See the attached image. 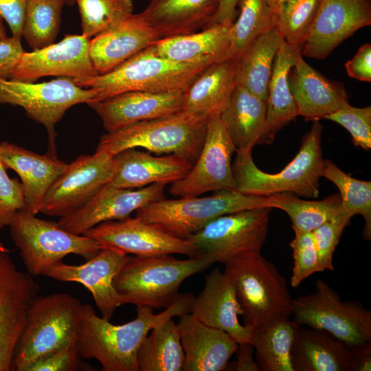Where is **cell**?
<instances>
[{
    "instance_id": "ee69618b",
    "label": "cell",
    "mask_w": 371,
    "mask_h": 371,
    "mask_svg": "<svg viewBox=\"0 0 371 371\" xmlns=\"http://www.w3.org/2000/svg\"><path fill=\"white\" fill-rule=\"evenodd\" d=\"M293 231L295 237L290 243L293 258L290 283L292 287L297 288L307 278L321 270L312 232Z\"/></svg>"
},
{
    "instance_id": "11a10c76",
    "label": "cell",
    "mask_w": 371,
    "mask_h": 371,
    "mask_svg": "<svg viewBox=\"0 0 371 371\" xmlns=\"http://www.w3.org/2000/svg\"><path fill=\"white\" fill-rule=\"evenodd\" d=\"M6 29L3 24V20L0 16V39L6 38Z\"/></svg>"
},
{
    "instance_id": "7a4b0ae2",
    "label": "cell",
    "mask_w": 371,
    "mask_h": 371,
    "mask_svg": "<svg viewBox=\"0 0 371 371\" xmlns=\"http://www.w3.org/2000/svg\"><path fill=\"white\" fill-rule=\"evenodd\" d=\"M214 63L172 61L157 55L151 45L106 73L73 80L79 87L94 91L92 102L133 91H185L202 71Z\"/></svg>"
},
{
    "instance_id": "d6a6232c",
    "label": "cell",
    "mask_w": 371,
    "mask_h": 371,
    "mask_svg": "<svg viewBox=\"0 0 371 371\" xmlns=\"http://www.w3.org/2000/svg\"><path fill=\"white\" fill-rule=\"evenodd\" d=\"M300 53V47L291 46L281 38L273 64L266 100L267 124L271 142L278 131L298 116L290 90L289 75Z\"/></svg>"
},
{
    "instance_id": "ffe728a7",
    "label": "cell",
    "mask_w": 371,
    "mask_h": 371,
    "mask_svg": "<svg viewBox=\"0 0 371 371\" xmlns=\"http://www.w3.org/2000/svg\"><path fill=\"white\" fill-rule=\"evenodd\" d=\"M129 256L120 251L104 248L80 265L60 262L43 274L61 282H78L91 293L102 317L110 320L121 306L113 280Z\"/></svg>"
},
{
    "instance_id": "484cf974",
    "label": "cell",
    "mask_w": 371,
    "mask_h": 371,
    "mask_svg": "<svg viewBox=\"0 0 371 371\" xmlns=\"http://www.w3.org/2000/svg\"><path fill=\"white\" fill-rule=\"evenodd\" d=\"M159 39L141 13L132 14L90 40V57L98 74H104Z\"/></svg>"
},
{
    "instance_id": "1f68e13d",
    "label": "cell",
    "mask_w": 371,
    "mask_h": 371,
    "mask_svg": "<svg viewBox=\"0 0 371 371\" xmlns=\"http://www.w3.org/2000/svg\"><path fill=\"white\" fill-rule=\"evenodd\" d=\"M237 56L216 63L202 71L184 91L182 111L205 115L220 113L237 85Z\"/></svg>"
},
{
    "instance_id": "30bf717a",
    "label": "cell",
    "mask_w": 371,
    "mask_h": 371,
    "mask_svg": "<svg viewBox=\"0 0 371 371\" xmlns=\"http://www.w3.org/2000/svg\"><path fill=\"white\" fill-rule=\"evenodd\" d=\"M293 321L324 330L350 348L371 341V311L355 301H344L324 280L315 292L293 299Z\"/></svg>"
},
{
    "instance_id": "e575fe53",
    "label": "cell",
    "mask_w": 371,
    "mask_h": 371,
    "mask_svg": "<svg viewBox=\"0 0 371 371\" xmlns=\"http://www.w3.org/2000/svg\"><path fill=\"white\" fill-rule=\"evenodd\" d=\"M137 352L139 371H181L184 352L177 323L170 318L155 326Z\"/></svg>"
},
{
    "instance_id": "ba28073f",
    "label": "cell",
    "mask_w": 371,
    "mask_h": 371,
    "mask_svg": "<svg viewBox=\"0 0 371 371\" xmlns=\"http://www.w3.org/2000/svg\"><path fill=\"white\" fill-rule=\"evenodd\" d=\"M267 196L235 190H219L207 196L163 199L135 212V216L168 234L182 239L197 232L214 219L238 211L265 207Z\"/></svg>"
},
{
    "instance_id": "8fae6325",
    "label": "cell",
    "mask_w": 371,
    "mask_h": 371,
    "mask_svg": "<svg viewBox=\"0 0 371 371\" xmlns=\"http://www.w3.org/2000/svg\"><path fill=\"white\" fill-rule=\"evenodd\" d=\"M271 210L257 207L221 216L187 239L199 256L223 265L242 256L260 254L268 232Z\"/></svg>"
},
{
    "instance_id": "44dd1931",
    "label": "cell",
    "mask_w": 371,
    "mask_h": 371,
    "mask_svg": "<svg viewBox=\"0 0 371 371\" xmlns=\"http://www.w3.org/2000/svg\"><path fill=\"white\" fill-rule=\"evenodd\" d=\"M190 313L203 324L225 331L238 344L251 343L255 328L243 325V311L235 289L224 271L216 268L205 276L201 292L194 297Z\"/></svg>"
},
{
    "instance_id": "8992f818",
    "label": "cell",
    "mask_w": 371,
    "mask_h": 371,
    "mask_svg": "<svg viewBox=\"0 0 371 371\" xmlns=\"http://www.w3.org/2000/svg\"><path fill=\"white\" fill-rule=\"evenodd\" d=\"M224 272L235 289L245 325L260 329L289 319L293 298L286 280L260 254L226 263Z\"/></svg>"
},
{
    "instance_id": "277c9868",
    "label": "cell",
    "mask_w": 371,
    "mask_h": 371,
    "mask_svg": "<svg viewBox=\"0 0 371 371\" xmlns=\"http://www.w3.org/2000/svg\"><path fill=\"white\" fill-rule=\"evenodd\" d=\"M214 263L205 256L182 260L170 254L129 256L114 278L113 286L121 305L165 309L177 298L184 280Z\"/></svg>"
},
{
    "instance_id": "db71d44e",
    "label": "cell",
    "mask_w": 371,
    "mask_h": 371,
    "mask_svg": "<svg viewBox=\"0 0 371 371\" xmlns=\"http://www.w3.org/2000/svg\"><path fill=\"white\" fill-rule=\"evenodd\" d=\"M238 2V0H221L218 10L208 26L220 23H233L237 14Z\"/></svg>"
},
{
    "instance_id": "9c48e42d",
    "label": "cell",
    "mask_w": 371,
    "mask_h": 371,
    "mask_svg": "<svg viewBox=\"0 0 371 371\" xmlns=\"http://www.w3.org/2000/svg\"><path fill=\"white\" fill-rule=\"evenodd\" d=\"M8 227L23 265L33 276L43 275L67 255L87 260L104 249L91 238L70 233L58 223L38 218L24 209L15 213Z\"/></svg>"
},
{
    "instance_id": "52a82bcc",
    "label": "cell",
    "mask_w": 371,
    "mask_h": 371,
    "mask_svg": "<svg viewBox=\"0 0 371 371\" xmlns=\"http://www.w3.org/2000/svg\"><path fill=\"white\" fill-rule=\"evenodd\" d=\"M82 305L67 293L38 296L29 308L10 370L25 371L36 360L75 344Z\"/></svg>"
},
{
    "instance_id": "7402d4cb",
    "label": "cell",
    "mask_w": 371,
    "mask_h": 371,
    "mask_svg": "<svg viewBox=\"0 0 371 371\" xmlns=\"http://www.w3.org/2000/svg\"><path fill=\"white\" fill-rule=\"evenodd\" d=\"M184 91L122 93L87 104L100 117L107 132L183 110Z\"/></svg>"
},
{
    "instance_id": "4fadbf2b",
    "label": "cell",
    "mask_w": 371,
    "mask_h": 371,
    "mask_svg": "<svg viewBox=\"0 0 371 371\" xmlns=\"http://www.w3.org/2000/svg\"><path fill=\"white\" fill-rule=\"evenodd\" d=\"M236 152L220 118L209 117L201 153L189 173L171 183L169 192L177 197L197 196L210 191L235 190L232 156Z\"/></svg>"
},
{
    "instance_id": "ab89813d",
    "label": "cell",
    "mask_w": 371,
    "mask_h": 371,
    "mask_svg": "<svg viewBox=\"0 0 371 371\" xmlns=\"http://www.w3.org/2000/svg\"><path fill=\"white\" fill-rule=\"evenodd\" d=\"M321 0H284L273 10L274 27L289 45L300 47L317 14Z\"/></svg>"
},
{
    "instance_id": "f5cc1de1",
    "label": "cell",
    "mask_w": 371,
    "mask_h": 371,
    "mask_svg": "<svg viewBox=\"0 0 371 371\" xmlns=\"http://www.w3.org/2000/svg\"><path fill=\"white\" fill-rule=\"evenodd\" d=\"M351 349L352 357L349 371H370L371 370V341Z\"/></svg>"
},
{
    "instance_id": "83f0119b",
    "label": "cell",
    "mask_w": 371,
    "mask_h": 371,
    "mask_svg": "<svg viewBox=\"0 0 371 371\" xmlns=\"http://www.w3.org/2000/svg\"><path fill=\"white\" fill-rule=\"evenodd\" d=\"M220 118L236 151L269 144L267 124V102L243 87L236 85Z\"/></svg>"
},
{
    "instance_id": "8d00e7d4",
    "label": "cell",
    "mask_w": 371,
    "mask_h": 371,
    "mask_svg": "<svg viewBox=\"0 0 371 371\" xmlns=\"http://www.w3.org/2000/svg\"><path fill=\"white\" fill-rule=\"evenodd\" d=\"M299 327L288 319L255 329L251 344L258 370L294 371L291 351Z\"/></svg>"
},
{
    "instance_id": "f6af8a7d",
    "label": "cell",
    "mask_w": 371,
    "mask_h": 371,
    "mask_svg": "<svg viewBox=\"0 0 371 371\" xmlns=\"http://www.w3.org/2000/svg\"><path fill=\"white\" fill-rule=\"evenodd\" d=\"M350 219L351 217L344 212L312 232L321 271L334 270L333 254Z\"/></svg>"
},
{
    "instance_id": "bcb514c9",
    "label": "cell",
    "mask_w": 371,
    "mask_h": 371,
    "mask_svg": "<svg viewBox=\"0 0 371 371\" xmlns=\"http://www.w3.org/2000/svg\"><path fill=\"white\" fill-rule=\"evenodd\" d=\"M0 156V230L9 226L15 213L25 208L23 188L16 179H11Z\"/></svg>"
},
{
    "instance_id": "cb8c5ba5",
    "label": "cell",
    "mask_w": 371,
    "mask_h": 371,
    "mask_svg": "<svg viewBox=\"0 0 371 371\" xmlns=\"http://www.w3.org/2000/svg\"><path fill=\"white\" fill-rule=\"evenodd\" d=\"M113 171L108 185L120 188H139L150 184L172 183L185 177L193 163L178 155L153 156L135 148L113 155Z\"/></svg>"
},
{
    "instance_id": "f35d334b",
    "label": "cell",
    "mask_w": 371,
    "mask_h": 371,
    "mask_svg": "<svg viewBox=\"0 0 371 371\" xmlns=\"http://www.w3.org/2000/svg\"><path fill=\"white\" fill-rule=\"evenodd\" d=\"M322 177L333 182L339 191L344 211L352 218L362 216L365 225L362 236L371 239V181L355 179L329 159H324Z\"/></svg>"
},
{
    "instance_id": "681fc988",
    "label": "cell",
    "mask_w": 371,
    "mask_h": 371,
    "mask_svg": "<svg viewBox=\"0 0 371 371\" xmlns=\"http://www.w3.org/2000/svg\"><path fill=\"white\" fill-rule=\"evenodd\" d=\"M21 40V38L13 36L0 39V77L9 78L25 52Z\"/></svg>"
},
{
    "instance_id": "4dcf8cb0",
    "label": "cell",
    "mask_w": 371,
    "mask_h": 371,
    "mask_svg": "<svg viewBox=\"0 0 371 371\" xmlns=\"http://www.w3.org/2000/svg\"><path fill=\"white\" fill-rule=\"evenodd\" d=\"M352 350L328 333L298 328L291 351L294 371H349Z\"/></svg>"
},
{
    "instance_id": "7dc6e473",
    "label": "cell",
    "mask_w": 371,
    "mask_h": 371,
    "mask_svg": "<svg viewBox=\"0 0 371 371\" xmlns=\"http://www.w3.org/2000/svg\"><path fill=\"white\" fill-rule=\"evenodd\" d=\"M81 359L75 343L36 360L25 371H74L80 368Z\"/></svg>"
},
{
    "instance_id": "74e56055",
    "label": "cell",
    "mask_w": 371,
    "mask_h": 371,
    "mask_svg": "<svg viewBox=\"0 0 371 371\" xmlns=\"http://www.w3.org/2000/svg\"><path fill=\"white\" fill-rule=\"evenodd\" d=\"M65 0H27L22 36L32 50L54 43Z\"/></svg>"
},
{
    "instance_id": "d6986e66",
    "label": "cell",
    "mask_w": 371,
    "mask_h": 371,
    "mask_svg": "<svg viewBox=\"0 0 371 371\" xmlns=\"http://www.w3.org/2000/svg\"><path fill=\"white\" fill-rule=\"evenodd\" d=\"M166 185L157 183L133 190L106 184L81 208L60 217L58 224L70 233L82 235L102 222L124 219L139 208L165 199Z\"/></svg>"
},
{
    "instance_id": "9a60e30c",
    "label": "cell",
    "mask_w": 371,
    "mask_h": 371,
    "mask_svg": "<svg viewBox=\"0 0 371 371\" xmlns=\"http://www.w3.org/2000/svg\"><path fill=\"white\" fill-rule=\"evenodd\" d=\"M39 284L17 269L9 252L0 249V371H9L29 308Z\"/></svg>"
},
{
    "instance_id": "b9f144b4",
    "label": "cell",
    "mask_w": 371,
    "mask_h": 371,
    "mask_svg": "<svg viewBox=\"0 0 371 371\" xmlns=\"http://www.w3.org/2000/svg\"><path fill=\"white\" fill-rule=\"evenodd\" d=\"M82 34L91 38L120 24L133 14L132 0H76Z\"/></svg>"
},
{
    "instance_id": "d4e9b609",
    "label": "cell",
    "mask_w": 371,
    "mask_h": 371,
    "mask_svg": "<svg viewBox=\"0 0 371 371\" xmlns=\"http://www.w3.org/2000/svg\"><path fill=\"white\" fill-rule=\"evenodd\" d=\"M177 323L184 352L183 371H221L235 354L238 344L225 331L209 326L191 313Z\"/></svg>"
},
{
    "instance_id": "3957f363",
    "label": "cell",
    "mask_w": 371,
    "mask_h": 371,
    "mask_svg": "<svg viewBox=\"0 0 371 371\" xmlns=\"http://www.w3.org/2000/svg\"><path fill=\"white\" fill-rule=\"evenodd\" d=\"M322 131L319 120H314L311 130L303 137L297 155L281 171L274 174L256 166L252 149L237 150L232 164L236 191L261 196L291 192L306 198H317L324 164L321 146Z\"/></svg>"
},
{
    "instance_id": "836d02e7",
    "label": "cell",
    "mask_w": 371,
    "mask_h": 371,
    "mask_svg": "<svg viewBox=\"0 0 371 371\" xmlns=\"http://www.w3.org/2000/svg\"><path fill=\"white\" fill-rule=\"evenodd\" d=\"M281 38L274 27L254 38L237 56V85L265 100Z\"/></svg>"
},
{
    "instance_id": "7c38bea8",
    "label": "cell",
    "mask_w": 371,
    "mask_h": 371,
    "mask_svg": "<svg viewBox=\"0 0 371 371\" xmlns=\"http://www.w3.org/2000/svg\"><path fill=\"white\" fill-rule=\"evenodd\" d=\"M94 97V91L79 87L70 78L35 83L0 77V104L19 106L30 118L44 126L53 150L56 124L71 106L91 102Z\"/></svg>"
},
{
    "instance_id": "e0dca14e",
    "label": "cell",
    "mask_w": 371,
    "mask_h": 371,
    "mask_svg": "<svg viewBox=\"0 0 371 371\" xmlns=\"http://www.w3.org/2000/svg\"><path fill=\"white\" fill-rule=\"evenodd\" d=\"M90 40L82 34H67L58 43L24 52L9 78L34 82L46 76L76 79L97 75L89 54Z\"/></svg>"
},
{
    "instance_id": "6f0895ef",
    "label": "cell",
    "mask_w": 371,
    "mask_h": 371,
    "mask_svg": "<svg viewBox=\"0 0 371 371\" xmlns=\"http://www.w3.org/2000/svg\"><path fill=\"white\" fill-rule=\"evenodd\" d=\"M0 249L4 251L10 252V250L7 249L3 245V242L0 240Z\"/></svg>"
},
{
    "instance_id": "f907efd6",
    "label": "cell",
    "mask_w": 371,
    "mask_h": 371,
    "mask_svg": "<svg viewBox=\"0 0 371 371\" xmlns=\"http://www.w3.org/2000/svg\"><path fill=\"white\" fill-rule=\"evenodd\" d=\"M348 75L356 80L371 81V45H362L355 56L345 64Z\"/></svg>"
},
{
    "instance_id": "f1b7e54d",
    "label": "cell",
    "mask_w": 371,
    "mask_h": 371,
    "mask_svg": "<svg viewBox=\"0 0 371 371\" xmlns=\"http://www.w3.org/2000/svg\"><path fill=\"white\" fill-rule=\"evenodd\" d=\"M232 24H214L194 33L162 38L153 45L157 55L172 61L218 63L236 56L230 37Z\"/></svg>"
},
{
    "instance_id": "2e32d148",
    "label": "cell",
    "mask_w": 371,
    "mask_h": 371,
    "mask_svg": "<svg viewBox=\"0 0 371 371\" xmlns=\"http://www.w3.org/2000/svg\"><path fill=\"white\" fill-rule=\"evenodd\" d=\"M82 235L97 240L104 248L114 249L126 254L150 256L175 254L199 257L188 239L174 237L136 216L102 222Z\"/></svg>"
},
{
    "instance_id": "7bdbcfd3",
    "label": "cell",
    "mask_w": 371,
    "mask_h": 371,
    "mask_svg": "<svg viewBox=\"0 0 371 371\" xmlns=\"http://www.w3.org/2000/svg\"><path fill=\"white\" fill-rule=\"evenodd\" d=\"M324 119L336 122L350 134L355 146L366 150L371 148V107H355L345 104Z\"/></svg>"
},
{
    "instance_id": "ac0fdd59",
    "label": "cell",
    "mask_w": 371,
    "mask_h": 371,
    "mask_svg": "<svg viewBox=\"0 0 371 371\" xmlns=\"http://www.w3.org/2000/svg\"><path fill=\"white\" fill-rule=\"evenodd\" d=\"M370 24L369 0H321L301 54L324 59L355 32Z\"/></svg>"
},
{
    "instance_id": "4316f807",
    "label": "cell",
    "mask_w": 371,
    "mask_h": 371,
    "mask_svg": "<svg viewBox=\"0 0 371 371\" xmlns=\"http://www.w3.org/2000/svg\"><path fill=\"white\" fill-rule=\"evenodd\" d=\"M289 82L297 114L307 120L324 119L348 103L344 85L324 76L301 53L290 71Z\"/></svg>"
},
{
    "instance_id": "5b68a950",
    "label": "cell",
    "mask_w": 371,
    "mask_h": 371,
    "mask_svg": "<svg viewBox=\"0 0 371 371\" xmlns=\"http://www.w3.org/2000/svg\"><path fill=\"white\" fill-rule=\"evenodd\" d=\"M209 117L181 111L137 122L102 135L95 151L113 156L140 147L157 154H174L194 164L202 149Z\"/></svg>"
},
{
    "instance_id": "9f6ffc18",
    "label": "cell",
    "mask_w": 371,
    "mask_h": 371,
    "mask_svg": "<svg viewBox=\"0 0 371 371\" xmlns=\"http://www.w3.org/2000/svg\"><path fill=\"white\" fill-rule=\"evenodd\" d=\"M284 0H267L269 5L273 10Z\"/></svg>"
},
{
    "instance_id": "c3c4849f",
    "label": "cell",
    "mask_w": 371,
    "mask_h": 371,
    "mask_svg": "<svg viewBox=\"0 0 371 371\" xmlns=\"http://www.w3.org/2000/svg\"><path fill=\"white\" fill-rule=\"evenodd\" d=\"M27 0H0V16L12 36L21 38Z\"/></svg>"
},
{
    "instance_id": "60d3db41",
    "label": "cell",
    "mask_w": 371,
    "mask_h": 371,
    "mask_svg": "<svg viewBox=\"0 0 371 371\" xmlns=\"http://www.w3.org/2000/svg\"><path fill=\"white\" fill-rule=\"evenodd\" d=\"M239 12L230 27L232 50L238 56L254 38L274 27L267 0H238Z\"/></svg>"
},
{
    "instance_id": "6da1fadb",
    "label": "cell",
    "mask_w": 371,
    "mask_h": 371,
    "mask_svg": "<svg viewBox=\"0 0 371 371\" xmlns=\"http://www.w3.org/2000/svg\"><path fill=\"white\" fill-rule=\"evenodd\" d=\"M190 293L179 294L163 312L155 314L146 306H137V317L123 324H113L98 316L92 306L82 305L76 341L79 356L96 359L104 371H139V348L155 326L168 319L190 313L194 298Z\"/></svg>"
},
{
    "instance_id": "603a6c76",
    "label": "cell",
    "mask_w": 371,
    "mask_h": 371,
    "mask_svg": "<svg viewBox=\"0 0 371 371\" xmlns=\"http://www.w3.org/2000/svg\"><path fill=\"white\" fill-rule=\"evenodd\" d=\"M0 156L7 169L15 171L21 179L24 210L37 214L50 187L68 164L57 157L56 150L40 155L7 142L0 143Z\"/></svg>"
},
{
    "instance_id": "5bb4252c",
    "label": "cell",
    "mask_w": 371,
    "mask_h": 371,
    "mask_svg": "<svg viewBox=\"0 0 371 371\" xmlns=\"http://www.w3.org/2000/svg\"><path fill=\"white\" fill-rule=\"evenodd\" d=\"M113 157L95 151L91 155H80L67 164L46 194L40 212L63 217L81 208L110 181Z\"/></svg>"
},
{
    "instance_id": "680465c9",
    "label": "cell",
    "mask_w": 371,
    "mask_h": 371,
    "mask_svg": "<svg viewBox=\"0 0 371 371\" xmlns=\"http://www.w3.org/2000/svg\"><path fill=\"white\" fill-rule=\"evenodd\" d=\"M67 4L73 5L76 3V0H65Z\"/></svg>"
},
{
    "instance_id": "d590c367",
    "label": "cell",
    "mask_w": 371,
    "mask_h": 371,
    "mask_svg": "<svg viewBox=\"0 0 371 371\" xmlns=\"http://www.w3.org/2000/svg\"><path fill=\"white\" fill-rule=\"evenodd\" d=\"M265 206L285 212L293 230L310 232L345 212L339 194L319 201H308L293 192H282L267 196Z\"/></svg>"
},
{
    "instance_id": "f546056e",
    "label": "cell",
    "mask_w": 371,
    "mask_h": 371,
    "mask_svg": "<svg viewBox=\"0 0 371 371\" xmlns=\"http://www.w3.org/2000/svg\"><path fill=\"white\" fill-rule=\"evenodd\" d=\"M221 0H150L140 12L161 38L194 33L207 27Z\"/></svg>"
},
{
    "instance_id": "816d5d0a",
    "label": "cell",
    "mask_w": 371,
    "mask_h": 371,
    "mask_svg": "<svg viewBox=\"0 0 371 371\" xmlns=\"http://www.w3.org/2000/svg\"><path fill=\"white\" fill-rule=\"evenodd\" d=\"M254 346L249 342L239 344L235 352L236 363L234 370L236 371H258L256 363L253 358Z\"/></svg>"
}]
</instances>
